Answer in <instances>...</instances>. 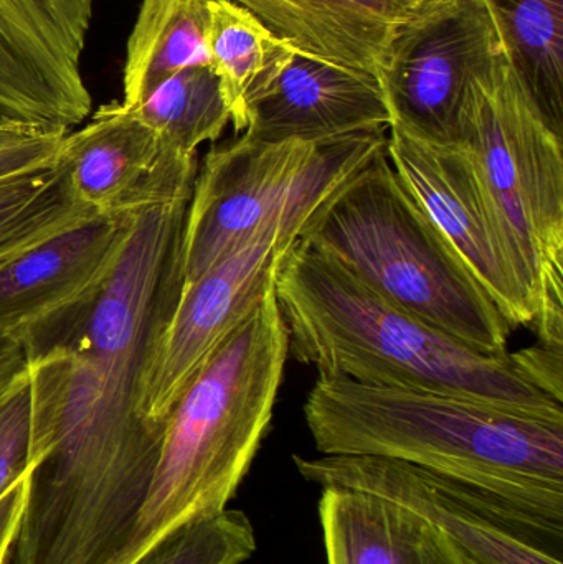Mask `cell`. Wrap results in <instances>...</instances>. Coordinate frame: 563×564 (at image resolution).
Instances as JSON below:
<instances>
[{"instance_id": "1", "label": "cell", "mask_w": 563, "mask_h": 564, "mask_svg": "<svg viewBox=\"0 0 563 564\" xmlns=\"http://www.w3.org/2000/svg\"><path fill=\"white\" fill-rule=\"evenodd\" d=\"M188 202L141 212L102 291L25 348L30 467L9 564H112L131 539L164 436L139 391L181 294Z\"/></svg>"}, {"instance_id": "2", "label": "cell", "mask_w": 563, "mask_h": 564, "mask_svg": "<svg viewBox=\"0 0 563 564\" xmlns=\"http://www.w3.org/2000/svg\"><path fill=\"white\" fill-rule=\"evenodd\" d=\"M274 295L290 355L320 377L466 398L529 416L563 420L516 354L486 355L416 317L336 261L296 243L278 268Z\"/></svg>"}, {"instance_id": "3", "label": "cell", "mask_w": 563, "mask_h": 564, "mask_svg": "<svg viewBox=\"0 0 563 564\" xmlns=\"http://www.w3.org/2000/svg\"><path fill=\"white\" fill-rule=\"evenodd\" d=\"M304 417L323 456L403 460L563 525V420L317 377Z\"/></svg>"}, {"instance_id": "4", "label": "cell", "mask_w": 563, "mask_h": 564, "mask_svg": "<svg viewBox=\"0 0 563 564\" xmlns=\"http://www.w3.org/2000/svg\"><path fill=\"white\" fill-rule=\"evenodd\" d=\"M288 357L273 285L172 408L148 499L112 564L131 563L182 523L227 510L270 430Z\"/></svg>"}, {"instance_id": "5", "label": "cell", "mask_w": 563, "mask_h": 564, "mask_svg": "<svg viewBox=\"0 0 563 564\" xmlns=\"http://www.w3.org/2000/svg\"><path fill=\"white\" fill-rule=\"evenodd\" d=\"M300 241L468 347L508 354L515 327L410 194L387 145L321 205Z\"/></svg>"}, {"instance_id": "6", "label": "cell", "mask_w": 563, "mask_h": 564, "mask_svg": "<svg viewBox=\"0 0 563 564\" xmlns=\"http://www.w3.org/2000/svg\"><path fill=\"white\" fill-rule=\"evenodd\" d=\"M458 142L478 162L539 305V344L563 347V149L498 50L463 96Z\"/></svg>"}, {"instance_id": "7", "label": "cell", "mask_w": 563, "mask_h": 564, "mask_svg": "<svg viewBox=\"0 0 563 564\" xmlns=\"http://www.w3.org/2000/svg\"><path fill=\"white\" fill-rule=\"evenodd\" d=\"M387 145L386 129L323 142L241 135L198 165L181 241L182 288L240 248L278 210L334 194Z\"/></svg>"}, {"instance_id": "8", "label": "cell", "mask_w": 563, "mask_h": 564, "mask_svg": "<svg viewBox=\"0 0 563 564\" xmlns=\"http://www.w3.org/2000/svg\"><path fill=\"white\" fill-rule=\"evenodd\" d=\"M331 195L281 208L234 253L181 289L145 358L139 408L149 423L164 430L185 388L273 288L284 254Z\"/></svg>"}, {"instance_id": "9", "label": "cell", "mask_w": 563, "mask_h": 564, "mask_svg": "<svg viewBox=\"0 0 563 564\" xmlns=\"http://www.w3.org/2000/svg\"><path fill=\"white\" fill-rule=\"evenodd\" d=\"M297 473L323 487L382 497L432 523L473 564H563L562 523L433 470L373 456H294Z\"/></svg>"}, {"instance_id": "10", "label": "cell", "mask_w": 563, "mask_h": 564, "mask_svg": "<svg viewBox=\"0 0 563 564\" xmlns=\"http://www.w3.org/2000/svg\"><path fill=\"white\" fill-rule=\"evenodd\" d=\"M387 155L410 194L512 327H535L539 305L498 205L472 152L390 126Z\"/></svg>"}, {"instance_id": "11", "label": "cell", "mask_w": 563, "mask_h": 564, "mask_svg": "<svg viewBox=\"0 0 563 564\" xmlns=\"http://www.w3.org/2000/svg\"><path fill=\"white\" fill-rule=\"evenodd\" d=\"M501 46L486 0H419L379 76L392 124L439 144L458 142L466 85Z\"/></svg>"}, {"instance_id": "12", "label": "cell", "mask_w": 563, "mask_h": 564, "mask_svg": "<svg viewBox=\"0 0 563 564\" xmlns=\"http://www.w3.org/2000/svg\"><path fill=\"white\" fill-rule=\"evenodd\" d=\"M95 0H0V124L69 129L91 115L82 73Z\"/></svg>"}, {"instance_id": "13", "label": "cell", "mask_w": 563, "mask_h": 564, "mask_svg": "<svg viewBox=\"0 0 563 564\" xmlns=\"http://www.w3.org/2000/svg\"><path fill=\"white\" fill-rule=\"evenodd\" d=\"M198 165V154L172 151L132 109L111 102L66 132L55 167L76 204L118 217L187 200Z\"/></svg>"}, {"instance_id": "14", "label": "cell", "mask_w": 563, "mask_h": 564, "mask_svg": "<svg viewBox=\"0 0 563 564\" xmlns=\"http://www.w3.org/2000/svg\"><path fill=\"white\" fill-rule=\"evenodd\" d=\"M139 214L93 218L2 268L0 337L26 348L89 304L115 273Z\"/></svg>"}, {"instance_id": "15", "label": "cell", "mask_w": 563, "mask_h": 564, "mask_svg": "<svg viewBox=\"0 0 563 564\" xmlns=\"http://www.w3.org/2000/svg\"><path fill=\"white\" fill-rule=\"evenodd\" d=\"M390 124L379 79L294 52L251 106L243 134L263 142H323Z\"/></svg>"}, {"instance_id": "16", "label": "cell", "mask_w": 563, "mask_h": 564, "mask_svg": "<svg viewBox=\"0 0 563 564\" xmlns=\"http://www.w3.org/2000/svg\"><path fill=\"white\" fill-rule=\"evenodd\" d=\"M294 52L379 79L419 0H231Z\"/></svg>"}, {"instance_id": "17", "label": "cell", "mask_w": 563, "mask_h": 564, "mask_svg": "<svg viewBox=\"0 0 563 564\" xmlns=\"http://www.w3.org/2000/svg\"><path fill=\"white\" fill-rule=\"evenodd\" d=\"M320 520L327 564H473L432 523L372 494L326 487Z\"/></svg>"}, {"instance_id": "18", "label": "cell", "mask_w": 563, "mask_h": 564, "mask_svg": "<svg viewBox=\"0 0 563 564\" xmlns=\"http://www.w3.org/2000/svg\"><path fill=\"white\" fill-rule=\"evenodd\" d=\"M207 12L208 65L235 131L245 132L251 106L273 86L294 50L231 0H208Z\"/></svg>"}, {"instance_id": "19", "label": "cell", "mask_w": 563, "mask_h": 564, "mask_svg": "<svg viewBox=\"0 0 563 564\" xmlns=\"http://www.w3.org/2000/svg\"><path fill=\"white\" fill-rule=\"evenodd\" d=\"M208 0H142L128 42L124 99L132 109L169 76L208 65Z\"/></svg>"}, {"instance_id": "20", "label": "cell", "mask_w": 563, "mask_h": 564, "mask_svg": "<svg viewBox=\"0 0 563 564\" xmlns=\"http://www.w3.org/2000/svg\"><path fill=\"white\" fill-rule=\"evenodd\" d=\"M502 50L563 138V0H486Z\"/></svg>"}, {"instance_id": "21", "label": "cell", "mask_w": 563, "mask_h": 564, "mask_svg": "<svg viewBox=\"0 0 563 564\" xmlns=\"http://www.w3.org/2000/svg\"><path fill=\"white\" fill-rule=\"evenodd\" d=\"M132 111L154 129L167 148L198 154L230 124V111L210 65L181 69L159 83Z\"/></svg>"}, {"instance_id": "22", "label": "cell", "mask_w": 563, "mask_h": 564, "mask_svg": "<svg viewBox=\"0 0 563 564\" xmlns=\"http://www.w3.org/2000/svg\"><path fill=\"white\" fill-rule=\"evenodd\" d=\"M96 217L73 200L56 167L0 182V254L32 250Z\"/></svg>"}, {"instance_id": "23", "label": "cell", "mask_w": 563, "mask_h": 564, "mask_svg": "<svg viewBox=\"0 0 563 564\" xmlns=\"http://www.w3.org/2000/svg\"><path fill=\"white\" fill-rule=\"evenodd\" d=\"M255 552L251 520L240 510L227 509L182 523L129 564H241Z\"/></svg>"}, {"instance_id": "24", "label": "cell", "mask_w": 563, "mask_h": 564, "mask_svg": "<svg viewBox=\"0 0 563 564\" xmlns=\"http://www.w3.org/2000/svg\"><path fill=\"white\" fill-rule=\"evenodd\" d=\"M32 388L26 365L0 388V497L30 467Z\"/></svg>"}, {"instance_id": "25", "label": "cell", "mask_w": 563, "mask_h": 564, "mask_svg": "<svg viewBox=\"0 0 563 564\" xmlns=\"http://www.w3.org/2000/svg\"><path fill=\"white\" fill-rule=\"evenodd\" d=\"M66 129L2 122L0 124V182L55 167Z\"/></svg>"}, {"instance_id": "26", "label": "cell", "mask_w": 563, "mask_h": 564, "mask_svg": "<svg viewBox=\"0 0 563 564\" xmlns=\"http://www.w3.org/2000/svg\"><path fill=\"white\" fill-rule=\"evenodd\" d=\"M26 474L0 497V564H9L25 506Z\"/></svg>"}, {"instance_id": "27", "label": "cell", "mask_w": 563, "mask_h": 564, "mask_svg": "<svg viewBox=\"0 0 563 564\" xmlns=\"http://www.w3.org/2000/svg\"><path fill=\"white\" fill-rule=\"evenodd\" d=\"M25 348L19 341L0 337V388L25 367Z\"/></svg>"}, {"instance_id": "28", "label": "cell", "mask_w": 563, "mask_h": 564, "mask_svg": "<svg viewBox=\"0 0 563 564\" xmlns=\"http://www.w3.org/2000/svg\"><path fill=\"white\" fill-rule=\"evenodd\" d=\"M25 253L26 251H10V253L0 254V270H2V268H6L7 264L12 263L13 260H17V258H20L22 257V254Z\"/></svg>"}]
</instances>
